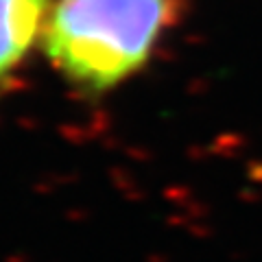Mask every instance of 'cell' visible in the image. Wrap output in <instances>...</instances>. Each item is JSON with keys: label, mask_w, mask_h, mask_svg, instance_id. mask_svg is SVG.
Returning a JSON list of instances; mask_svg holds the SVG:
<instances>
[{"label": "cell", "mask_w": 262, "mask_h": 262, "mask_svg": "<svg viewBox=\"0 0 262 262\" xmlns=\"http://www.w3.org/2000/svg\"><path fill=\"white\" fill-rule=\"evenodd\" d=\"M173 13L175 0H59L44 53L75 88L101 94L149 61Z\"/></svg>", "instance_id": "obj_1"}, {"label": "cell", "mask_w": 262, "mask_h": 262, "mask_svg": "<svg viewBox=\"0 0 262 262\" xmlns=\"http://www.w3.org/2000/svg\"><path fill=\"white\" fill-rule=\"evenodd\" d=\"M48 5L51 0H0V90L44 31Z\"/></svg>", "instance_id": "obj_2"}]
</instances>
